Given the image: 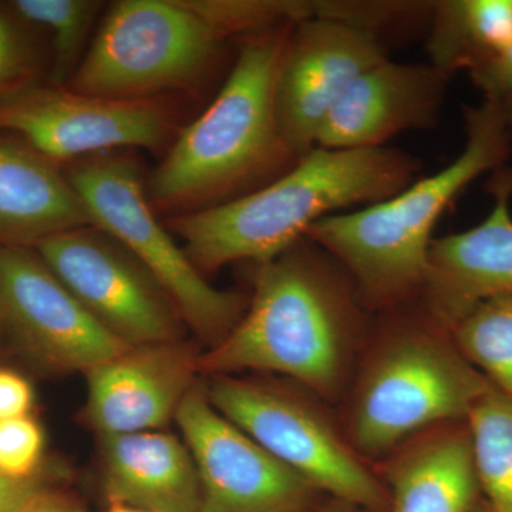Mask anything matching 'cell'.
I'll return each instance as SVG.
<instances>
[{
    "label": "cell",
    "instance_id": "cell-1",
    "mask_svg": "<svg viewBox=\"0 0 512 512\" xmlns=\"http://www.w3.org/2000/svg\"><path fill=\"white\" fill-rule=\"evenodd\" d=\"M420 163L396 148L315 147L281 177L235 200L170 218L195 268L278 258L316 222L355 205L387 200L416 181Z\"/></svg>",
    "mask_w": 512,
    "mask_h": 512
},
{
    "label": "cell",
    "instance_id": "cell-2",
    "mask_svg": "<svg viewBox=\"0 0 512 512\" xmlns=\"http://www.w3.org/2000/svg\"><path fill=\"white\" fill-rule=\"evenodd\" d=\"M466 144L439 173L387 200L323 218L306 231L352 278L373 308L399 305L423 291L433 231L441 214L478 177L504 168L512 153V104L483 97L464 109Z\"/></svg>",
    "mask_w": 512,
    "mask_h": 512
},
{
    "label": "cell",
    "instance_id": "cell-3",
    "mask_svg": "<svg viewBox=\"0 0 512 512\" xmlns=\"http://www.w3.org/2000/svg\"><path fill=\"white\" fill-rule=\"evenodd\" d=\"M322 255L302 238L259 265L248 312L198 356V372H275L322 396L338 394L349 372L357 306L355 293Z\"/></svg>",
    "mask_w": 512,
    "mask_h": 512
},
{
    "label": "cell",
    "instance_id": "cell-4",
    "mask_svg": "<svg viewBox=\"0 0 512 512\" xmlns=\"http://www.w3.org/2000/svg\"><path fill=\"white\" fill-rule=\"evenodd\" d=\"M292 26L252 37L221 92L181 131L151 175L147 197L171 218L235 200L239 191L292 163L275 116V80Z\"/></svg>",
    "mask_w": 512,
    "mask_h": 512
},
{
    "label": "cell",
    "instance_id": "cell-5",
    "mask_svg": "<svg viewBox=\"0 0 512 512\" xmlns=\"http://www.w3.org/2000/svg\"><path fill=\"white\" fill-rule=\"evenodd\" d=\"M491 383L427 315L390 332L360 376L349 417L360 456L382 457L441 424L466 421Z\"/></svg>",
    "mask_w": 512,
    "mask_h": 512
},
{
    "label": "cell",
    "instance_id": "cell-6",
    "mask_svg": "<svg viewBox=\"0 0 512 512\" xmlns=\"http://www.w3.org/2000/svg\"><path fill=\"white\" fill-rule=\"evenodd\" d=\"M222 42L183 0H121L104 16L67 89L109 100H158L200 82Z\"/></svg>",
    "mask_w": 512,
    "mask_h": 512
},
{
    "label": "cell",
    "instance_id": "cell-7",
    "mask_svg": "<svg viewBox=\"0 0 512 512\" xmlns=\"http://www.w3.org/2000/svg\"><path fill=\"white\" fill-rule=\"evenodd\" d=\"M66 175L94 227L136 256L202 339L220 343L244 315V301L208 284L175 244L148 201L136 160L109 151L74 161Z\"/></svg>",
    "mask_w": 512,
    "mask_h": 512
},
{
    "label": "cell",
    "instance_id": "cell-8",
    "mask_svg": "<svg viewBox=\"0 0 512 512\" xmlns=\"http://www.w3.org/2000/svg\"><path fill=\"white\" fill-rule=\"evenodd\" d=\"M212 406L320 493L367 512H389L382 478L363 463L328 414L308 397L271 384L215 377Z\"/></svg>",
    "mask_w": 512,
    "mask_h": 512
},
{
    "label": "cell",
    "instance_id": "cell-9",
    "mask_svg": "<svg viewBox=\"0 0 512 512\" xmlns=\"http://www.w3.org/2000/svg\"><path fill=\"white\" fill-rule=\"evenodd\" d=\"M35 251L104 328L130 346L177 342L180 312L120 242L89 225L53 235Z\"/></svg>",
    "mask_w": 512,
    "mask_h": 512
},
{
    "label": "cell",
    "instance_id": "cell-10",
    "mask_svg": "<svg viewBox=\"0 0 512 512\" xmlns=\"http://www.w3.org/2000/svg\"><path fill=\"white\" fill-rule=\"evenodd\" d=\"M0 131L53 163H74L121 148L163 147L173 131L158 100H109L39 83L0 103Z\"/></svg>",
    "mask_w": 512,
    "mask_h": 512
},
{
    "label": "cell",
    "instance_id": "cell-11",
    "mask_svg": "<svg viewBox=\"0 0 512 512\" xmlns=\"http://www.w3.org/2000/svg\"><path fill=\"white\" fill-rule=\"evenodd\" d=\"M175 419L200 476V512H301L325 495L222 416L207 389L194 384Z\"/></svg>",
    "mask_w": 512,
    "mask_h": 512
},
{
    "label": "cell",
    "instance_id": "cell-12",
    "mask_svg": "<svg viewBox=\"0 0 512 512\" xmlns=\"http://www.w3.org/2000/svg\"><path fill=\"white\" fill-rule=\"evenodd\" d=\"M387 59L367 30L325 18L292 26L275 80V116L295 160L316 147L323 121L359 74Z\"/></svg>",
    "mask_w": 512,
    "mask_h": 512
},
{
    "label": "cell",
    "instance_id": "cell-13",
    "mask_svg": "<svg viewBox=\"0 0 512 512\" xmlns=\"http://www.w3.org/2000/svg\"><path fill=\"white\" fill-rule=\"evenodd\" d=\"M0 302L6 329L53 369L87 373L133 348L104 328L33 248L0 247Z\"/></svg>",
    "mask_w": 512,
    "mask_h": 512
},
{
    "label": "cell",
    "instance_id": "cell-14",
    "mask_svg": "<svg viewBox=\"0 0 512 512\" xmlns=\"http://www.w3.org/2000/svg\"><path fill=\"white\" fill-rule=\"evenodd\" d=\"M490 188L494 205L481 224L431 242L420 295L448 332L481 302L512 293V170L495 171Z\"/></svg>",
    "mask_w": 512,
    "mask_h": 512
},
{
    "label": "cell",
    "instance_id": "cell-15",
    "mask_svg": "<svg viewBox=\"0 0 512 512\" xmlns=\"http://www.w3.org/2000/svg\"><path fill=\"white\" fill-rule=\"evenodd\" d=\"M448 79L431 63L382 60L359 74L330 110L316 147H386V141L403 131L433 126L446 99Z\"/></svg>",
    "mask_w": 512,
    "mask_h": 512
},
{
    "label": "cell",
    "instance_id": "cell-16",
    "mask_svg": "<svg viewBox=\"0 0 512 512\" xmlns=\"http://www.w3.org/2000/svg\"><path fill=\"white\" fill-rule=\"evenodd\" d=\"M198 356L177 342L133 346L87 372V417L101 436L141 433L175 417Z\"/></svg>",
    "mask_w": 512,
    "mask_h": 512
},
{
    "label": "cell",
    "instance_id": "cell-17",
    "mask_svg": "<svg viewBox=\"0 0 512 512\" xmlns=\"http://www.w3.org/2000/svg\"><path fill=\"white\" fill-rule=\"evenodd\" d=\"M92 224L59 164L12 134H0V247L39 242Z\"/></svg>",
    "mask_w": 512,
    "mask_h": 512
},
{
    "label": "cell",
    "instance_id": "cell-18",
    "mask_svg": "<svg viewBox=\"0 0 512 512\" xmlns=\"http://www.w3.org/2000/svg\"><path fill=\"white\" fill-rule=\"evenodd\" d=\"M110 503L151 512H200L201 483L190 448L158 431L101 436Z\"/></svg>",
    "mask_w": 512,
    "mask_h": 512
},
{
    "label": "cell",
    "instance_id": "cell-19",
    "mask_svg": "<svg viewBox=\"0 0 512 512\" xmlns=\"http://www.w3.org/2000/svg\"><path fill=\"white\" fill-rule=\"evenodd\" d=\"M419 436V434H417ZM389 512H468L483 498L466 421L404 444L384 466Z\"/></svg>",
    "mask_w": 512,
    "mask_h": 512
},
{
    "label": "cell",
    "instance_id": "cell-20",
    "mask_svg": "<svg viewBox=\"0 0 512 512\" xmlns=\"http://www.w3.org/2000/svg\"><path fill=\"white\" fill-rule=\"evenodd\" d=\"M512 42V0H446L431 12V64L451 77L477 72Z\"/></svg>",
    "mask_w": 512,
    "mask_h": 512
},
{
    "label": "cell",
    "instance_id": "cell-21",
    "mask_svg": "<svg viewBox=\"0 0 512 512\" xmlns=\"http://www.w3.org/2000/svg\"><path fill=\"white\" fill-rule=\"evenodd\" d=\"M466 423L485 501L495 512H512V394L491 384Z\"/></svg>",
    "mask_w": 512,
    "mask_h": 512
},
{
    "label": "cell",
    "instance_id": "cell-22",
    "mask_svg": "<svg viewBox=\"0 0 512 512\" xmlns=\"http://www.w3.org/2000/svg\"><path fill=\"white\" fill-rule=\"evenodd\" d=\"M13 10L49 39L47 83L67 87L90 47L103 3L96 0H13Z\"/></svg>",
    "mask_w": 512,
    "mask_h": 512
},
{
    "label": "cell",
    "instance_id": "cell-23",
    "mask_svg": "<svg viewBox=\"0 0 512 512\" xmlns=\"http://www.w3.org/2000/svg\"><path fill=\"white\" fill-rule=\"evenodd\" d=\"M454 345L501 392L512 394V293L481 302L450 330Z\"/></svg>",
    "mask_w": 512,
    "mask_h": 512
},
{
    "label": "cell",
    "instance_id": "cell-24",
    "mask_svg": "<svg viewBox=\"0 0 512 512\" xmlns=\"http://www.w3.org/2000/svg\"><path fill=\"white\" fill-rule=\"evenodd\" d=\"M221 39L262 36L312 18L313 2L299 0H183Z\"/></svg>",
    "mask_w": 512,
    "mask_h": 512
},
{
    "label": "cell",
    "instance_id": "cell-25",
    "mask_svg": "<svg viewBox=\"0 0 512 512\" xmlns=\"http://www.w3.org/2000/svg\"><path fill=\"white\" fill-rule=\"evenodd\" d=\"M49 66L42 30L20 18L10 2H0V103L42 83Z\"/></svg>",
    "mask_w": 512,
    "mask_h": 512
},
{
    "label": "cell",
    "instance_id": "cell-26",
    "mask_svg": "<svg viewBox=\"0 0 512 512\" xmlns=\"http://www.w3.org/2000/svg\"><path fill=\"white\" fill-rule=\"evenodd\" d=\"M45 434L32 416L0 420V473L25 480L39 476Z\"/></svg>",
    "mask_w": 512,
    "mask_h": 512
},
{
    "label": "cell",
    "instance_id": "cell-27",
    "mask_svg": "<svg viewBox=\"0 0 512 512\" xmlns=\"http://www.w3.org/2000/svg\"><path fill=\"white\" fill-rule=\"evenodd\" d=\"M484 97L512 103V42L490 63L470 74Z\"/></svg>",
    "mask_w": 512,
    "mask_h": 512
},
{
    "label": "cell",
    "instance_id": "cell-28",
    "mask_svg": "<svg viewBox=\"0 0 512 512\" xmlns=\"http://www.w3.org/2000/svg\"><path fill=\"white\" fill-rule=\"evenodd\" d=\"M35 402L32 384L9 369H0V420L29 416Z\"/></svg>",
    "mask_w": 512,
    "mask_h": 512
},
{
    "label": "cell",
    "instance_id": "cell-29",
    "mask_svg": "<svg viewBox=\"0 0 512 512\" xmlns=\"http://www.w3.org/2000/svg\"><path fill=\"white\" fill-rule=\"evenodd\" d=\"M46 487L42 476L18 480L0 473V512H23Z\"/></svg>",
    "mask_w": 512,
    "mask_h": 512
},
{
    "label": "cell",
    "instance_id": "cell-30",
    "mask_svg": "<svg viewBox=\"0 0 512 512\" xmlns=\"http://www.w3.org/2000/svg\"><path fill=\"white\" fill-rule=\"evenodd\" d=\"M23 512H90L76 501L46 490L36 497Z\"/></svg>",
    "mask_w": 512,
    "mask_h": 512
},
{
    "label": "cell",
    "instance_id": "cell-31",
    "mask_svg": "<svg viewBox=\"0 0 512 512\" xmlns=\"http://www.w3.org/2000/svg\"><path fill=\"white\" fill-rule=\"evenodd\" d=\"M301 512H367L356 505L346 503V501L336 500V498H320L311 507L305 508Z\"/></svg>",
    "mask_w": 512,
    "mask_h": 512
},
{
    "label": "cell",
    "instance_id": "cell-32",
    "mask_svg": "<svg viewBox=\"0 0 512 512\" xmlns=\"http://www.w3.org/2000/svg\"><path fill=\"white\" fill-rule=\"evenodd\" d=\"M109 512H151V511L140 510V508L130 507V505L110 503Z\"/></svg>",
    "mask_w": 512,
    "mask_h": 512
},
{
    "label": "cell",
    "instance_id": "cell-33",
    "mask_svg": "<svg viewBox=\"0 0 512 512\" xmlns=\"http://www.w3.org/2000/svg\"><path fill=\"white\" fill-rule=\"evenodd\" d=\"M468 512H495L493 508H491V505L485 501V498H481L480 501L476 505H474L473 508H471Z\"/></svg>",
    "mask_w": 512,
    "mask_h": 512
},
{
    "label": "cell",
    "instance_id": "cell-34",
    "mask_svg": "<svg viewBox=\"0 0 512 512\" xmlns=\"http://www.w3.org/2000/svg\"><path fill=\"white\" fill-rule=\"evenodd\" d=\"M6 330L5 313H3L2 302H0V336Z\"/></svg>",
    "mask_w": 512,
    "mask_h": 512
}]
</instances>
